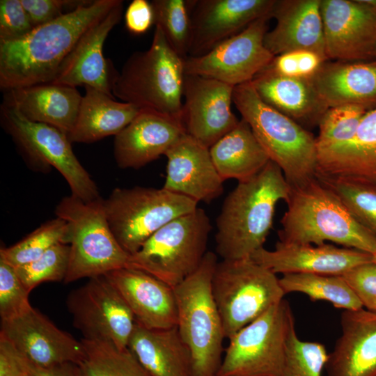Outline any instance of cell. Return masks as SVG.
Segmentation results:
<instances>
[{
	"label": "cell",
	"instance_id": "1",
	"mask_svg": "<svg viewBox=\"0 0 376 376\" xmlns=\"http://www.w3.org/2000/svg\"><path fill=\"white\" fill-rule=\"evenodd\" d=\"M120 1H86L75 10L34 27L19 39L1 42V89L51 83L84 33Z\"/></svg>",
	"mask_w": 376,
	"mask_h": 376
},
{
	"label": "cell",
	"instance_id": "2",
	"mask_svg": "<svg viewBox=\"0 0 376 376\" xmlns=\"http://www.w3.org/2000/svg\"><path fill=\"white\" fill-rule=\"evenodd\" d=\"M290 190L281 168L272 160L257 174L238 182L217 219L216 251L222 260L251 259L263 247L276 205L287 201Z\"/></svg>",
	"mask_w": 376,
	"mask_h": 376
},
{
	"label": "cell",
	"instance_id": "3",
	"mask_svg": "<svg viewBox=\"0 0 376 376\" xmlns=\"http://www.w3.org/2000/svg\"><path fill=\"white\" fill-rule=\"evenodd\" d=\"M285 202L288 208L281 219L279 241L315 245L331 242L370 254L375 251L376 237L317 177L290 187Z\"/></svg>",
	"mask_w": 376,
	"mask_h": 376
},
{
	"label": "cell",
	"instance_id": "4",
	"mask_svg": "<svg viewBox=\"0 0 376 376\" xmlns=\"http://www.w3.org/2000/svg\"><path fill=\"white\" fill-rule=\"evenodd\" d=\"M233 102L290 187L316 177L318 148L311 132L263 101L250 81L234 87Z\"/></svg>",
	"mask_w": 376,
	"mask_h": 376
},
{
	"label": "cell",
	"instance_id": "5",
	"mask_svg": "<svg viewBox=\"0 0 376 376\" xmlns=\"http://www.w3.org/2000/svg\"><path fill=\"white\" fill-rule=\"evenodd\" d=\"M185 76L184 59L155 26L150 47L127 59L113 84L112 94L140 110L182 120Z\"/></svg>",
	"mask_w": 376,
	"mask_h": 376
},
{
	"label": "cell",
	"instance_id": "6",
	"mask_svg": "<svg viewBox=\"0 0 376 376\" xmlns=\"http://www.w3.org/2000/svg\"><path fill=\"white\" fill-rule=\"evenodd\" d=\"M217 263V255L207 251L198 268L173 288L176 327L191 353L194 376H215L223 358L226 337L212 291Z\"/></svg>",
	"mask_w": 376,
	"mask_h": 376
},
{
	"label": "cell",
	"instance_id": "7",
	"mask_svg": "<svg viewBox=\"0 0 376 376\" xmlns=\"http://www.w3.org/2000/svg\"><path fill=\"white\" fill-rule=\"evenodd\" d=\"M55 213L67 222L69 229L70 257L65 283L127 267L130 255L110 229L103 198L84 202L71 194L61 200Z\"/></svg>",
	"mask_w": 376,
	"mask_h": 376
},
{
	"label": "cell",
	"instance_id": "8",
	"mask_svg": "<svg viewBox=\"0 0 376 376\" xmlns=\"http://www.w3.org/2000/svg\"><path fill=\"white\" fill-rule=\"evenodd\" d=\"M211 230L207 214L197 207L156 231L130 256L127 267L143 271L174 288L200 266Z\"/></svg>",
	"mask_w": 376,
	"mask_h": 376
},
{
	"label": "cell",
	"instance_id": "9",
	"mask_svg": "<svg viewBox=\"0 0 376 376\" xmlns=\"http://www.w3.org/2000/svg\"><path fill=\"white\" fill-rule=\"evenodd\" d=\"M212 291L228 338L285 295L276 274L251 259L218 262Z\"/></svg>",
	"mask_w": 376,
	"mask_h": 376
},
{
	"label": "cell",
	"instance_id": "10",
	"mask_svg": "<svg viewBox=\"0 0 376 376\" xmlns=\"http://www.w3.org/2000/svg\"><path fill=\"white\" fill-rule=\"evenodd\" d=\"M103 205L110 229L130 256L159 228L194 211L198 202L164 188H116Z\"/></svg>",
	"mask_w": 376,
	"mask_h": 376
},
{
	"label": "cell",
	"instance_id": "11",
	"mask_svg": "<svg viewBox=\"0 0 376 376\" xmlns=\"http://www.w3.org/2000/svg\"><path fill=\"white\" fill-rule=\"evenodd\" d=\"M295 330L288 301L272 306L229 339L217 376H280Z\"/></svg>",
	"mask_w": 376,
	"mask_h": 376
},
{
	"label": "cell",
	"instance_id": "12",
	"mask_svg": "<svg viewBox=\"0 0 376 376\" xmlns=\"http://www.w3.org/2000/svg\"><path fill=\"white\" fill-rule=\"evenodd\" d=\"M0 120L32 168H55L65 179L71 194L84 202L101 198L97 185L75 156L68 135L51 125L28 120L4 102L0 107Z\"/></svg>",
	"mask_w": 376,
	"mask_h": 376
},
{
	"label": "cell",
	"instance_id": "13",
	"mask_svg": "<svg viewBox=\"0 0 376 376\" xmlns=\"http://www.w3.org/2000/svg\"><path fill=\"white\" fill-rule=\"evenodd\" d=\"M66 305L75 327L83 339L127 349L136 324L129 306L105 276L90 278L84 285L72 290Z\"/></svg>",
	"mask_w": 376,
	"mask_h": 376
},
{
	"label": "cell",
	"instance_id": "14",
	"mask_svg": "<svg viewBox=\"0 0 376 376\" xmlns=\"http://www.w3.org/2000/svg\"><path fill=\"white\" fill-rule=\"evenodd\" d=\"M270 14L221 42L207 54L184 59L185 74L216 79L233 87L251 81L274 56L265 47Z\"/></svg>",
	"mask_w": 376,
	"mask_h": 376
},
{
	"label": "cell",
	"instance_id": "15",
	"mask_svg": "<svg viewBox=\"0 0 376 376\" xmlns=\"http://www.w3.org/2000/svg\"><path fill=\"white\" fill-rule=\"evenodd\" d=\"M327 60H376V13L359 0H321Z\"/></svg>",
	"mask_w": 376,
	"mask_h": 376
},
{
	"label": "cell",
	"instance_id": "16",
	"mask_svg": "<svg viewBox=\"0 0 376 376\" xmlns=\"http://www.w3.org/2000/svg\"><path fill=\"white\" fill-rule=\"evenodd\" d=\"M0 336L23 358L40 367L78 365L85 356L81 340L60 329L33 307L15 318L1 320Z\"/></svg>",
	"mask_w": 376,
	"mask_h": 376
},
{
	"label": "cell",
	"instance_id": "17",
	"mask_svg": "<svg viewBox=\"0 0 376 376\" xmlns=\"http://www.w3.org/2000/svg\"><path fill=\"white\" fill-rule=\"evenodd\" d=\"M234 87L185 74L182 120L187 134L210 148L239 123L231 110Z\"/></svg>",
	"mask_w": 376,
	"mask_h": 376
},
{
	"label": "cell",
	"instance_id": "18",
	"mask_svg": "<svg viewBox=\"0 0 376 376\" xmlns=\"http://www.w3.org/2000/svg\"><path fill=\"white\" fill-rule=\"evenodd\" d=\"M123 1L88 29L59 67L54 84L77 88L91 86L113 97L112 86L118 74L103 55L104 42L121 19Z\"/></svg>",
	"mask_w": 376,
	"mask_h": 376
},
{
	"label": "cell",
	"instance_id": "19",
	"mask_svg": "<svg viewBox=\"0 0 376 376\" xmlns=\"http://www.w3.org/2000/svg\"><path fill=\"white\" fill-rule=\"evenodd\" d=\"M191 35L188 56H203L270 14L274 0H190Z\"/></svg>",
	"mask_w": 376,
	"mask_h": 376
},
{
	"label": "cell",
	"instance_id": "20",
	"mask_svg": "<svg viewBox=\"0 0 376 376\" xmlns=\"http://www.w3.org/2000/svg\"><path fill=\"white\" fill-rule=\"evenodd\" d=\"M251 259L274 274H313L343 276L354 267L373 261L372 254L354 249L284 243L278 241L274 250L262 247Z\"/></svg>",
	"mask_w": 376,
	"mask_h": 376
},
{
	"label": "cell",
	"instance_id": "21",
	"mask_svg": "<svg viewBox=\"0 0 376 376\" xmlns=\"http://www.w3.org/2000/svg\"><path fill=\"white\" fill-rule=\"evenodd\" d=\"M186 132L182 120L149 109L115 136L113 155L121 169H139L165 155Z\"/></svg>",
	"mask_w": 376,
	"mask_h": 376
},
{
	"label": "cell",
	"instance_id": "22",
	"mask_svg": "<svg viewBox=\"0 0 376 376\" xmlns=\"http://www.w3.org/2000/svg\"><path fill=\"white\" fill-rule=\"evenodd\" d=\"M165 156L167 166L163 188L198 203H210L222 194L224 180L209 148L185 134Z\"/></svg>",
	"mask_w": 376,
	"mask_h": 376
},
{
	"label": "cell",
	"instance_id": "23",
	"mask_svg": "<svg viewBox=\"0 0 376 376\" xmlns=\"http://www.w3.org/2000/svg\"><path fill=\"white\" fill-rule=\"evenodd\" d=\"M132 311L136 322L152 329L177 326L174 289L139 269L124 267L105 274Z\"/></svg>",
	"mask_w": 376,
	"mask_h": 376
},
{
	"label": "cell",
	"instance_id": "24",
	"mask_svg": "<svg viewBox=\"0 0 376 376\" xmlns=\"http://www.w3.org/2000/svg\"><path fill=\"white\" fill-rule=\"evenodd\" d=\"M321 0H274L270 12L276 25L264 37L274 56L295 50L315 52L327 60Z\"/></svg>",
	"mask_w": 376,
	"mask_h": 376
},
{
	"label": "cell",
	"instance_id": "25",
	"mask_svg": "<svg viewBox=\"0 0 376 376\" xmlns=\"http://www.w3.org/2000/svg\"><path fill=\"white\" fill-rule=\"evenodd\" d=\"M341 334L325 366L326 376H376V312L363 308L340 315Z\"/></svg>",
	"mask_w": 376,
	"mask_h": 376
},
{
	"label": "cell",
	"instance_id": "26",
	"mask_svg": "<svg viewBox=\"0 0 376 376\" xmlns=\"http://www.w3.org/2000/svg\"><path fill=\"white\" fill-rule=\"evenodd\" d=\"M317 175L376 188V108L366 113L350 141L318 152Z\"/></svg>",
	"mask_w": 376,
	"mask_h": 376
},
{
	"label": "cell",
	"instance_id": "27",
	"mask_svg": "<svg viewBox=\"0 0 376 376\" xmlns=\"http://www.w3.org/2000/svg\"><path fill=\"white\" fill-rule=\"evenodd\" d=\"M311 81L329 108L342 105H356L367 111L376 108V60H328Z\"/></svg>",
	"mask_w": 376,
	"mask_h": 376
},
{
	"label": "cell",
	"instance_id": "28",
	"mask_svg": "<svg viewBox=\"0 0 376 376\" xmlns=\"http://www.w3.org/2000/svg\"><path fill=\"white\" fill-rule=\"evenodd\" d=\"M81 99L77 88L48 83L6 91L3 102L15 107L28 120L54 127L68 136Z\"/></svg>",
	"mask_w": 376,
	"mask_h": 376
},
{
	"label": "cell",
	"instance_id": "29",
	"mask_svg": "<svg viewBox=\"0 0 376 376\" xmlns=\"http://www.w3.org/2000/svg\"><path fill=\"white\" fill-rule=\"evenodd\" d=\"M250 82L263 101L304 128L318 125L329 109L311 79L281 76L264 69Z\"/></svg>",
	"mask_w": 376,
	"mask_h": 376
},
{
	"label": "cell",
	"instance_id": "30",
	"mask_svg": "<svg viewBox=\"0 0 376 376\" xmlns=\"http://www.w3.org/2000/svg\"><path fill=\"white\" fill-rule=\"evenodd\" d=\"M127 348L150 376H194L191 353L177 327L152 329L136 322Z\"/></svg>",
	"mask_w": 376,
	"mask_h": 376
},
{
	"label": "cell",
	"instance_id": "31",
	"mask_svg": "<svg viewBox=\"0 0 376 376\" xmlns=\"http://www.w3.org/2000/svg\"><path fill=\"white\" fill-rule=\"evenodd\" d=\"M78 116L68 135L71 143H89L116 136L139 114L140 109L91 86H84Z\"/></svg>",
	"mask_w": 376,
	"mask_h": 376
},
{
	"label": "cell",
	"instance_id": "32",
	"mask_svg": "<svg viewBox=\"0 0 376 376\" xmlns=\"http://www.w3.org/2000/svg\"><path fill=\"white\" fill-rule=\"evenodd\" d=\"M214 166L224 181H245L261 171L270 160L249 124H238L210 148Z\"/></svg>",
	"mask_w": 376,
	"mask_h": 376
},
{
	"label": "cell",
	"instance_id": "33",
	"mask_svg": "<svg viewBox=\"0 0 376 376\" xmlns=\"http://www.w3.org/2000/svg\"><path fill=\"white\" fill-rule=\"evenodd\" d=\"M285 294L300 292L312 301H325L334 307L358 310L363 306L342 276L286 274L279 279Z\"/></svg>",
	"mask_w": 376,
	"mask_h": 376
},
{
	"label": "cell",
	"instance_id": "34",
	"mask_svg": "<svg viewBox=\"0 0 376 376\" xmlns=\"http://www.w3.org/2000/svg\"><path fill=\"white\" fill-rule=\"evenodd\" d=\"M85 352L77 365L81 376H150L129 349L100 341L81 340Z\"/></svg>",
	"mask_w": 376,
	"mask_h": 376
},
{
	"label": "cell",
	"instance_id": "35",
	"mask_svg": "<svg viewBox=\"0 0 376 376\" xmlns=\"http://www.w3.org/2000/svg\"><path fill=\"white\" fill-rule=\"evenodd\" d=\"M69 243V229L67 222L57 217L47 221L17 243L1 247L0 258L13 267L31 263L53 246Z\"/></svg>",
	"mask_w": 376,
	"mask_h": 376
},
{
	"label": "cell",
	"instance_id": "36",
	"mask_svg": "<svg viewBox=\"0 0 376 376\" xmlns=\"http://www.w3.org/2000/svg\"><path fill=\"white\" fill-rule=\"evenodd\" d=\"M155 25L162 29L171 48L188 56L191 35L190 0H152Z\"/></svg>",
	"mask_w": 376,
	"mask_h": 376
},
{
	"label": "cell",
	"instance_id": "37",
	"mask_svg": "<svg viewBox=\"0 0 376 376\" xmlns=\"http://www.w3.org/2000/svg\"><path fill=\"white\" fill-rule=\"evenodd\" d=\"M316 177L339 198L356 220L376 237V188L341 179Z\"/></svg>",
	"mask_w": 376,
	"mask_h": 376
},
{
	"label": "cell",
	"instance_id": "38",
	"mask_svg": "<svg viewBox=\"0 0 376 376\" xmlns=\"http://www.w3.org/2000/svg\"><path fill=\"white\" fill-rule=\"evenodd\" d=\"M368 111L356 105L329 107L320 119L316 138L318 152L350 141Z\"/></svg>",
	"mask_w": 376,
	"mask_h": 376
},
{
	"label": "cell",
	"instance_id": "39",
	"mask_svg": "<svg viewBox=\"0 0 376 376\" xmlns=\"http://www.w3.org/2000/svg\"><path fill=\"white\" fill-rule=\"evenodd\" d=\"M70 246L58 243L38 259L14 267L22 283L31 291L46 281H64L69 264Z\"/></svg>",
	"mask_w": 376,
	"mask_h": 376
},
{
	"label": "cell",
	"instance_id": "40",
	"mask_svg": "<svg viewBox=\"0 0 376 376\" xmlns=\"http://www.w3.org/2000/svg\"><path fill=\"white\" fill-rule=\"evenodd\" d=\"M328 356L322 343L301 340L295 329L288 343L280 376H322Z\"/></svg>",
	"mask_w": 376,
	"mask_h": 376
},
{
	"label": "cell",
	"instance_id": "41",
	"mask_svg": "<svg viewBox=\"0 0 376 376\" xmlns=\"http://www.w3.org/2000/svg\"><path fill=\"white\" fill-rule=\"evenodd\" d=\"M29 293L15 268L0 258L1 320L15 318L29 310L32 307Z\"/></svg>",
	"mask_w": 376,
	"mask_h": 376
},
{
	"label": "cell",
	"instance_id": "42",
	"mask_svg": "<svg viewBox=\"0 0 376 376\" xmlns=\"http://www.w3.org/2000/svg\"><path fill=\"white\" fill-rule=\"evenodd\" d=\"M326 61L315 52L295 50L275 56L265 69L281 76L311 79Z\"/></svg>",
	"mask_w": 376,
	"mask_h": 376
},
{
	"label": "cell",
	"instance_id": "43",
	"mask_svg": "<svg viewBox=\"0 0 376 376\" xmlns=\"http://www.w3.org/2000/svg\"><path fill=\"white\" fill-rule=\"evenodd\" d=\"M33 28L21 0L0 1V42L19 39Z\"/></svg>",
	"mask_w": 376,
	"mask_h": 376
},
{
	"label": "cell",
	"instance_id": "44",
	"mask_svg": "<svg viewBox=\"0 0 376 376\" xmlns=\"http://www.w3.org/2000/svg\"><path fill=\"white\" fill-rule=\"evenodd\" d=\"M363 308L376 312V263L358 265L343 276Z\"/></svg>",
	"mask_w": 376,
	"mask_h": 376
},
{
	"label": "cell",
	"instance_id": "45",
	"mask_svg": "<svg viewBox=\"0 0 376 376\" xmlns=\"http://www.w3.org/2000/svg\"><path fill=\"white\" fill-rule=\"evenodd\" d=\"M33 27L49 22L63 14L65 8L74 10L86 1L21 0Z\"/></svg>",
	"mask_w": 376,
	"mask_h": 376
},
{
	"label": "cell",
	"instance_id": "46",
	"mask_svg": "<svg viewBox=\"0 0 376 376\" xmlns=\"http://www.w3.org/2000/svg\"><path fill=\"white\" fill-rule=\"evenodd\" d=\"M125 22L131 33L141 35L146 33L155 25V13L151 2L133 0L127 8Z\"/></svg>",
	"mask_w": 376,
	"mask_h": 376
},
{
	"label": "cell",
	"instance_id": "47",
	"mask_svg": "<svg viewBox=\"0 0 376 376\" xmlns=\"http://www.w3.org/2000/svg\"><path fill=\"white\" fill-rule=\"evenodd\" d=\"M0 376H30L20 354L0 336Z\"/></svg>",
	"mask_w": 376,
	"mask_h": 376
},
{
	"label": "cell",
	"instance_id": "48",
	"mask_svg": "<svg viewBox=\"0 0 376 376\" xmlns=\"http://www.w3.org/2000/svg\"><path fill=\"white\" fill-rule=\"evenodd\" d=\"M22 358L30 376H81L77 364L73 363L40 367Z\"/></svg>",
	"mask_w": 376,
	"mask_h": 376
},
{
	"label": "cell",
	"instance_id": "49",
	"mask_svg": "<svg viewBox=\"0 0 376 376\" xmlns=\"http://www.w3.org/2000/svg\"><path fill=\"white\" fill-rule=\"evenodd\" d=\"M363 5L376 13V0H359Z\"/></svg>",
	"mask_w": 376,
	"mask_h": 376
},
{
	"label": "cell",
	"instance_id": "50",
	"mask_svg": "<svg viewBox=\"0 0 376 376\" xmlns=\"http://www.w3.org/2000/svg\"><path fill=\"white\" fill-rule=\"evenodd\" d=\"M373 256V261L376 263V250L372 254Z\"/></svg>",
	"mask_w": 376,
	"mask_h": 376
},
{
	"label": "cell",
	"instance_id": "51",
	"mask_svg": "<svg viewBox=\"0 0 376 376\" xmlns=\"http://www.w3.org/2000/svg\"><path fill=\"white\" fill-rule=\"evenodd\" d=\"M215 376H217V375H215Z\"/></svg>",
	"mask_w": 376,
	"mask_h": 376
}]
</instances>
